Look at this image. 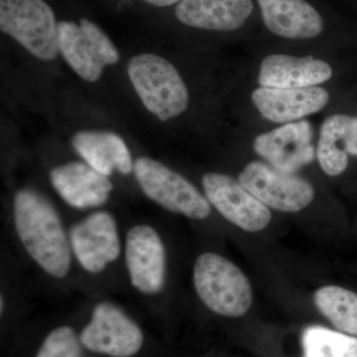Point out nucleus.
<instances>
[{"mask_svg": "<svg viewBox=\"0 0 357 357\" xmlns=\"http://www.w3.org/2000/svg\"><path fill=\"white\" fill-rule=\"evenodd\" d=\"M16 232L28 255L44 271L63 278L69 272L70 251L57 211L38 192L21 190L14 198Z\"/></svg>", "mask_w": 357, "mask_h": 357, "instance_id": "nucleus-1", "label": "nucleus"}, {"mask_svg": "<svg viewBox=\"0 0 357 357\" xmlns=\"http://www.w3.org/2000/svg\"><path fill=\"white\" fill-rule=\"evenodd\" d=\"M129 79L147 110L161 121L184 114L190 96L175 66L155 54L134 56L128 66Z\"/></svg>", "mask_w": 357, "mask_h": 357, "instance_id": "nucleus-2", "label": "nucleus"}, {"mask_svg": "<svg viewBox=\"0 0 357 357\" xmlns=\"http://www.w3.org/2000/svg\"><path fill=\"white\" fill-rule=\"evenodd\" d=\"M194 285L202 302L222 316L238 318L252 305V288L245 274L227 258L204 253L196 260Z\"/></svg>", "mask_w": 357, "mask_h": 357, "instance_id": "nucleus-3", "label": "nucleus"}, {"mask_svg": "<svg viewBox=\"0 0 357 357\" xmlns=\"http://www.w3.org/2000/svg\"><path fill=\"white\" fill-rule=\"evenodd\" d=\"M0 29L40 60L60 53L59 22L45 0H0Z\"/></svg>", "mask_w": 357, "mask_h": 357, "instance_id": "nucleus-4", "label": "nucleus"}, {"mask_svg": "<svg viewBox=\"0 0 357 357\" xmlns=\"http://www.w3.org/2000/svg\"><path fill=\"white\" fill-rule=\"evenodd\" d=\"M59 52L70 67L89 83L100 79L105 68L116 64L121 58L102 28L86 18L79 23L59 22Z\"/></svg>", "mask_w": 357, "mask_h": 357, "instance_id": "nucleus-5", "label": "nucleus"}, {"mask_svg": "<svg viewBox=\"0 0 357 357\" xmlns=\"http://www.w3.org/2000/svg\"><path fill=\"white\" fill-rule=\"evenodd\" d=\"M133 170L143 192L166 210L192 220H204L210 215L208 199L187 178L164 164L140 157L134 163Z\"/></svg>", "mask_w": 357, "mask_h": 357, "instance_id": "nucleus-6", "label": "nucleus"}, {"mask_svg": "<svg viewBox=\"0 0 357 357\" xmlns=\"http://www.w3.org/2000/svg\"><path fill=\"white\" fill-rule=\"evenodd\" d=\"M239 182L267 208L285 213L306 208L314 197L312 185L295 174L284 173L262 162H251Z\"/></svg>", "mask_w": 357, "mask_h": 357, "instance_id": "nucleus-7", "label": "nucleus"}, {"mask_svg": "<svg viewBox=\"0 0 357 357\" xmlns=\"http://www.w3.org/2000/svg\"><path fill=\"white\" fill-rule=\"evenodd\" d=\"M206 199L223 218L249 232L264 229L271 222L269 208L253 196L241 182L223 174L208 173L203 177Z\"/></svg>", "mask_w": 357, "mask_h": 357, "instance_id": "nucleus-8", "label": "nucleus"}, {"mask_svg": "<svg viewBox=\"0 0 357 357\" xmlns=\"http://www.w3.org/2000/svg\"><path fill=\"white\" fill-rule=\"evenodd\" d=\"M89 351L112 357H130L140 351L142 332L121 310L102 303L95 307L93 318L79 337Z\"/></svg>", "mask_w": 357, "mask_h": 357, "instance_id": "nucleus-9", "label": "nucleus"}, {"mask_svg": "<svg viewBox=\"0 0 357 357\" xmlns=\"http://www.w3.org/2000/svg\"><path fill=\"white\" fill-rule=\"evenodd\" d=\"M70 238L77 261L91 273H100L121 255L116 223L107 211H98L75 225Z\"/></svg>", "mask_w": 357, "mask_h": 357, "instance_id": "nucleus-10", "label": "nucleus"}, {"mask_svg": "<svg viewBox=\"0 0 357 357\" xmlns=\"http://www.w3.org/2000/svg\"><path fill=\"white\" fill-rule=\"evenodd\" d=\"M312 134L309 121L291 122L258 135L253 149L277 170L295 174L314 159Z\"/></svg>", "mask_w": 357, "mask_h": 357, "instance_id": "nucleus-11", "label": "nucleus"}, {"mask_svg": "<svg viewBox=\"0 0 357 357\" xmlns=\"http://www.w3.org/2000/svg\"><path fill=\"white\" fill-rule=\"evenodd\" d=\"M126 258L134 287L152 295L160 292L165 281V248L156 230L137 225L126 236Z\"/></svg>", "mask_w": 357, "mask_h": 357, "instance_id": "nucleus-12", "label": "nucleus"}, {"mask_svg": "<svg viewBox=\"0 0 357 357\" xmlns=\"http://www.w3.org/2000/svg\"><path fill=\"white\" fill-rule=\"evenodd\" d=\"M253 105L265 119L287 123L321 112L330 100V93L319 86L301 89H256L251 95Z\"/></svg>", "mask_w": 357, "mask_h": 357, "instance_id": "nucleus-13", "label": "nucleus"}, {"mask_svg": "<svg viewBox=\"0 0 357 357\" xmlns=\"http://www.w3.org/2000/svg\"><path fill=\"white\" fill-rule=\"evenodd\" d=\"M54 189L73 208H96L107 203L114 189L107 176L86 162H70L51 171Z\"/></svg>", "mask_w": 357, "mask_h": 357, "instance_id": "nucleus-14", "label": "nucleus"}, {"mask_svg": "<svg viewBox=\"0 0 357 357\" xmlns=\"http://www.w3.org/2000/svg\"><path fill=\"white\" fill-rule=\"evenodd\" d=\"M255 9L252 0H181L175 15L182 24L208 31H236Z\"/></svg>", "mask_w": 357, "mask_h": 357, "instance_id": "nucleus-15", "label": "nucleus"}, {"mask_svg": "<svg viewBox=\"0 0 357 357\" xmlns=\"http://www.w3.org/2000/svg\"><path fill=\"white\" fill-rule=\"evenodd\" d=\"M269 31L286 39L316 38L324 31V20L307 0H257Z\"/></svg>", "mask_w": 357, "mask_h": 357, "instance_id": "nucleus-16", "label": "nucleus"}, {"mask_svg": "<svg viewBox=\"0 0 357 357\" xmlns=\"http://www.w3.org/2000/svg\"><path fill=\"white\" fill-rule=\"evenodd\" d=\"M333 77L328 63L309 56H267L260 66L258 83L265 88L301 89L325 83Z\"/></svg>", "mask_w": 357, "mask_h": 357, "instance_id": "nucleus-17", "label": "nucleus"}, {"mask_svg": "<svg viewBox=\"0 0 357 357\" xmlns=\"http://www.w3.org/2000/svg\"><path fill=\"white\" fill-rule=\"evenodd\" d=\"M73 147L86 164L109 177L114 170L128 175L134 169L128 145L109 131L84 130L75 134Z\"/></svg>", "mask_w": 357, "mask_h": 357, "instance_id": "nucleus-18", "label": "nucleus"}, {"mask_svg": "<svg viewBox=\"0 0 357 357\" xmlns=\"http://www.w3.org/2000/svg\"><path fill=\"white\" fill-rule=\"evenodd\" d=\"M349 155L357 156V116L333 114L321 124L317 157L326 175H340L349 166Z\"/></svg>", "mask_w": 357, "mask_h": 357, "instance_id": "nucleus-19", "label": "nucleus"}, {"mask_svg": "<svg viewBox=\"0 0 357 357\" xmlns=\"http://www.w3.org/2000/svg\"><path fill=\"white\" fill-rule=\"evenodd\" d=\"M314 305L340 332L357 335V294L338 286L319 288Z\"/></svg>", "mask_w": 357, "mask_h": 357, "instance_id": "nucleus-20", "label": "nucleus"}, {"mask_svg": "<svg viewBox=\"0 0 357 357\" xmlns=\"http://www.w3.org/2000/svg\"><path fill=\"white\" fill-rule=\"evenodd\" d=\"M303 357H357V337L321 326L302 335Z\"/></svg>", "mask_w": 357, "mask_h": 357, "instance_id": "nucleus-21", "label": "nucleus"}, {"mask_svg": "<svg viewBox=\"0 0 357 357\" xmlns=\"http://www.w3.org/2000/svg\"><path fill=\"white\" fill-rule=\"evenodd\" d=\"M36 357H84L76 333L69 326L56 328L44 340Z\"/></svg>", "mask_w": 357, "mask_h": 357, "instance_id": "nucleus-22", "label": "nucleus"}, {"mask_svg": "<svg viewBox=\"0 0 357 357\" xmlns=\"http://www.w3.org/2000/svg\"><path fill=\"white\" fill-rule=\"evenodd\" d=\"M141 1L156 7H168L177 6L181 0H141Z\"/></svg>", "mask_w": 357, "mask_h": 357, "instance_id": "nucleus-23", "label": "nucleus"}, {"mask_svg": "<svg viewBox=\"0 0 357 357\" xmlns=\"http://www.w3.org/2000/svg\"><path fill=\"white\" fill-rule=\"evenodd\" d=\"M3 298H1V312L3 311Z\"/></svg>", "mask_w": 357, "mask_h": 357, "instance_id": "nucleus-24", "label": "nucleus"}]
</instances>
